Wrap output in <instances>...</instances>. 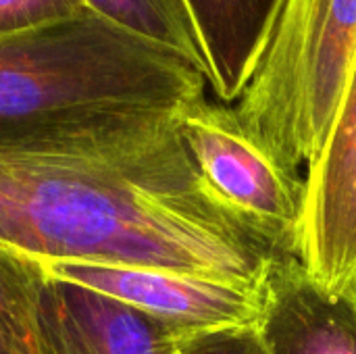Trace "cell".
<instances>
[{
    "instance_id": "8992f818",
    "label": "cell",
    "mask_w": 356,
    "mask_h": 354,
    "mask_svg": "<svg viewBox=\"0 0 356 354\" xmlns=\"http://www.w3.org/2000/svg\"><path fill=\"white\" fill-rule=\"evenodd\" d=\"M298 259L332 296L356 294V63L305 179Z\"/></svg>"
},
{
    "instance_id": "9c48e42d",
    "label": "cell",
    "mask_w": 356,
    "mask_h": 354,
    "mask_svg": "<svg viewBox=\"0 0 356 354\" xmlns=\"http://www.w3.org/2000/svg\"><path fill=\"white\" fill-rule=\"evenodd\" d=\"M198 27L207 81L217 102H236L275 0H186Z\"/></svg>"
},
{
    "instance_id": "3957f363",
    "label": "cell",
    "mask_w": 356,
    "mask_h": 354,
    "mask_svg": "<svg viewBox=\"0 0 356 354\" xmlns=\"http://www.w3.org/2000/svg\"><path fill=\"white\" fill-rule=\"evenodd\" d=\"M355 63L356 0H275L234 111L298 171L323 148Z\"/></svg>"
},
{
    "instance_id": "8fae6325",
    "label": "cell",
    "mask_w": 356,
    "mask_h": 354,
    "mask_svg": "<svg viewBox=\"0 0 356 354\" xmlns=\"http://www.w3.org/2000/svg\"><path fill=\"white\" fill-rule=\"evenodd\" d=\"M96 15L186 56L207 75L198 27L186 0H86Z\"/></svg>"
},
{
    "instance_id": "30bf717a",
    "label": "cell",
    "mask_w": 356,
    "mask_h": 354,
    "mask_svg": "<svg viewBox=\"0 0 356 354\" xmlns=\"http://www.w3.org/2000/svg\"><path fill=\"white\" fill-rule=\"evenodd\" d=\"M46 263L0 244V354H42L38 300Z\"/></svg>"
},
{
    "instance_id": "4fadbf2b",
    "label": "cell",
    "mask_w": 356,
    "mask_h": 354,
    "mask_svg": "<svg viewBox=\"0 0 356 354\" xmlns=\"http://www.w3.org/2000/svg\"><path fill=\"white\" fill-rule=\"evenodd\" d=\"M175 354H271L257 325L223 328L190 334L181 340Z\"/></svg>"
},
{
    "instance_id": "6da1fadb",
    "label": "cell",
    "mask_w": 356,
    "mask_h": 354,
    "mask_svg": "<svg viewBox=\"0 0 356 354\" xmlns=\"http://www.w3.org/2000/svg\"><path fill=\"white\" fill-rule=\"evenodd\" d=\"M181 117L79 144H0V244L44 263L261 286L284 257L202 179Z\"/></svg>"
},
{
    "instance_id": "ba28073f",
    "label": "cell",
    "mask_w": 356,
    "mask_h": 354,
    "mask_svg": "<svg viewBox=\"0 0 356 354\" xmlns=\"http://www.w3.org/2000/svg\"><path fill=\"white\" fill-rule=\"evenodd\" d=\"M257 330L271 354H356V294H327L284 255L263 282Z\"/></svg>"
},
{
    "instance_id": "7c38bea8",
    "label": "cell",
    "mask_w": 356,
    "mask_h": 354,
    "mask_svg": "<svg viewBox=\"0 0 356 354\" xmlns=\"http://www.w3.org/2000/svg\"><path fill=\"white\" fill-rule=\"evenodd\" d=\"M88 10L86 0H0V38L69 21Z\"/></svg>"
},
{
    "instance_id": "7a4b0ae2",
    "label": "cell",
    "mask_w": 356,
    "mask_h": 354,
    "mask_svg": "<svg viewBox=\"0 0 356 354\" xmlns=\"http://www.w3.org/2000/svg\"><path fill=\"white\" fill-rule=\"evenodd\" d=\"M186 56L88 10L0 38V144H79L207 98Z\"/></svg>"
},
{
    "instance_id": "277c9868",
    "label": "cell",
    "mask_w": 356,
    "mask_h": 354,
    "mask_svg": "<svg viewBox=\"0 0 356 354\" xmlns=\"http://www.w3.org/2000/svg\"><path fill=\"white\" fill-rule=\"evenodd\" d=\"M186 146L213 194L265 236L282 255L298 257L305 179L284 167L240 123L234 106L209 98L181 117Z\"/></svg>"
},
{
    "instance_id": "5b68a950",
    "label": "cell",
    "mask_w": 356,
    "mask_h": 354,
    "mask_svg": "<svg viewBox=\"0 0 356 354\" xmlns=\"http://www.w3.org/2000/svg\"><path fill=\"white\" fill-rule=\"evenodd\" d=\"M46 269L50 277L121 300L186 334L257 325L263 309V284L81 261H50Z\"/></svg>"
},
{
    "instance_id": "52a82bcc",
    "label": "cell",
    "mask_w": 356,
    "mask_h": 354,
    "mask_svg": "<svg viewBox=\"0 0 356 354\" xmlns=\"http://www.w3.org/2000/svg\"><path fill=\"white\" fill-rule=\"evenodd\" d=\"M190 336L65 280H46L38 300L42 354H175Z\"/></svg>"
}]
</instances>
